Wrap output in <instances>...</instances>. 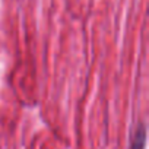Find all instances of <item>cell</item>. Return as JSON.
I'll use <instances>...</instances> for the list:
<instances>
[{"label":"cell","instance_id":"6da1fadb","mask_svg":"<svg viewBox=\"0 0 149 149\" xmlns=\"http://www.w3.org/2000/svg\"><path fill=\"white\" fill-rule=\"evenodd\" d=\"M143 143H145V133H143V129H140L139 136H136V139H134L133 149H143Z\"/></svg>","mask_w":149,"mask_h":149}]
</instances>
